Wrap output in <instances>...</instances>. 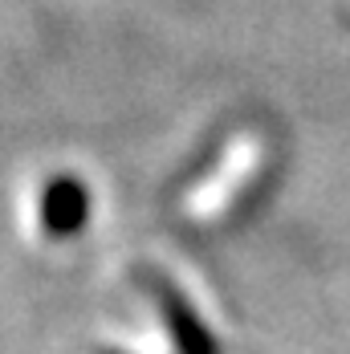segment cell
<instances>
[{"mask_svg": "<svg viewBox=\"0 0 350 354\" xmlns=\"http://www.w3.org/2000/svg\"><path fill=\"white\" fill-rule=\"evenodd\" d=\"M106 354H114V351H106Z\"/></svg>", "mask_w": 350, "mask_h": 354, "instance_id": "cell-3", "label": "cell"}, {"mask_svg": "<svg viewBox=\"0 0 350 354\" xmlns=\"http://www.w3.org/2000/svg\"><path fill=\"white\" fill-rule=\"evenodd\" d=\"M90 220V196L77 176H53L41 192V224L49 236H77Z\"/></svg>", "mask_w": 350, "mask_h": 354, "instance_id": "cell-2", "label": "cell"}, {"mask_svg": "<svg viewBox=\"0 0 350 354\" xmlns=\"http://www.w3.org/2000/svg\"><path fill=\"white\" fill-rule=\"evenodd\" d=\"M151 297L159 306V318L172 330V342L179 346V354H220L212 330L200 322V314L187 306V297L175 289L167 277H151Z\"/></svg>", "mask_w": 350, "mask_h": 354, "instance_id": "cell-1", "label": "cell"}]
</instances>
